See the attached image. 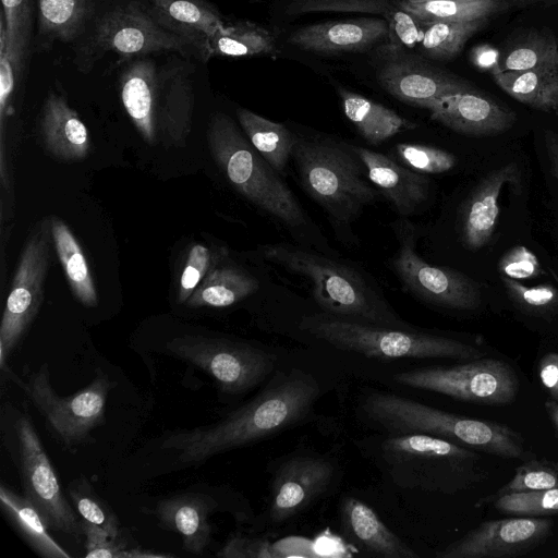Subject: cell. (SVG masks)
I'll list each match as a JSON object with an SVG mask.
<instances>
[{"label": "cell", "mask_w": 558, "mask_h": 558, "mask_svg": "<svg viewBox=\"0 0 558 558\" xmlns=\"http://www.w3.org/2000/svg\"><path fill=\"white\" fill-rule=\"evenodd\" d=\"M319 395V384L311 374L299 368L278 372L258 395L221 421L170 434L161 448L173 451L182 466L201 464L301 423Z\"/></svg>", "instance_id": "cell-1"}, {"label": "cell", "mask_w": 558, "mask_h": 558, "mask_svg": "<svg viewBox=\"0 0 558 558\" xmlns=\"http://www.w3.org/2000/svg\"><path fill=\"white\" fill-rule=\"evenodd\" d=\"M260 251L266 259L308 278L314 299L324 313L376 326L412 329L354 268L289 244L265 245Z\"/></svg>", "instance_id": "cell-2"}, {"label": "cell", "mask_w": 558, "mask_h": 558, "mask_svg": "<svg viewBox=\"0 0 558 558\" xmlns=\"http://www.w3.org/2000/svg\"><path fill=\"white\" fill-rule=\"evenodd\" d=\"M361 405L366 418L388 435L424 434L502 458L523 454L520 436L506 425L452 414L385 391L368 392Z\"/></svg>", "instance_id": "cell-3"}, {"label": "cell", "mask_w": 558, "mask_h": 558, "mask_svg": "<svg viewBox=\"0 0 558 558\" xmlns=\"http://www.w3.org/2000/svg\"><path fill=\"white\" fill-rule=\"evenodd\" d=\"M291 156L303 189L338 227L355 221L380 194L350 145L295 136Z\"/></svg>", "instance_id": "cell-4"}, {"label": "cell", "mask_w": 558, "mask_h": 558, "mask_svg": "<svg viewBox=\"0 0 558 558\" xmlns=\"http://www.w3.org/2000/svg\"><path fill=\"white\" fill-rule=\"evenodd\" d=\"M207 141L216 163L240 194L289 228L306 226L305 211L292 191L229 116L211 117Z\"/></svg>", "instance_id": "cell-5"}, {"label": "cell", "mask_w": 558, "mask_h": 558, "mask_svg": "<svg viewBox=\"0 0 558 558\" xmlns=\"http://www.w3.org/2000/svg\"><path fill=\"white\" fill-rule=\"evenodd\" d=\"M300 328L340 350L380 360L454 359L472 361L482 352L459 340L365 324L327 313L306 316Z\"/></svg>", "instance_id": "cell-6"}, {"label": "cell", "mask_w": 558, "mask_h": 558, "mask_svg": "<svg viewBox=\"0 0 558 558\" xmlns=\"http://www.w3.org/2000/svg\"><path fill=\"white\" fill-rule=\"evenodd\" d=\"M195 50L204 59V46L199 40L171 29L141 3L130 1L100 16L77 50L76 61L88 68L107 52L117 53L122 62L155 52L186 54Z\"/></svg>", "instance_id": "cell-7"}, {"label": "cell", "mask_w": 558, "mask_h": 558, "mask_svg": "<svg viewBox=\"0 0 558 558\" xmlns=\"http://www.w3.org/2000/svg\"><path fill=\"white\" fill-rule=\"evenodd\" d=\"M379 457L399 487L451 492L461 485L474 454L444 438L405 434L387 435L379 442Z\"/></svg>", "instance_id": "cell-8"}, {"label": "cell", "mask_w": 558, "mask_h": 558, "mask_svg": "<svg viewBox=\"0 0 558 558\" xmlns=\"http://www.w3.org/2000/svg\"><path fill=\"white\" fill-rule=\"evenodd\" d=\"M4 438L21 476L24 496L36 507L49 530L81 542V518L69 504L46 450L27 413L11 408Z\"/></svg>", "instance_id": "cell-9"}, {"label": "cell", "mask_w": 558, "mask_h": 558, "mask_svg": "<svg viewBox=\"0 0 558 558\" xmlns=\"http://www.w3.org/2000/svg\"><path fill=\"white\" fill-rule=\"evenodd\" d=\"M169 354L208 374L225 393H244L275 369L277 357L250 343L227 338L185 335L166 344Z\"/></svg>", "instance_id": "cell-10"}, {"label": "cell", "mask_w": 558, "mask_h": 558, "mask_svg": "<svg viewBox=\"0 0 558 558\" xmlns=\"http://www.w3.org/2000/svg\"><path fill=\"white\" fill-rule=\"evenodd\" d=\"M403 386L441 393L461 401L507 404L514 400L518 377L505 362L476 359L448 367L436 366L397 373Z\"/></svg>", "instance_id": "cell-11"}, {"label": "cell", "mask_w": 558, "mask_h": 558, "mask_svg": "<svg viewBox=\"0 0 558 558\" xmlns=\"http://www.w3.org/2000/svg\"><path fill=\"white\" fill-rule=\"evenodd\" d=\"M114 384L101 371L85 388L66 397L50 384L46 364L33 373L25 390L60 441L76 446L87 440L90 430L105 422L107 397Z\"/></svg>", "instance_id": "cell-12"}, {"label": "cell", "mask_w": 558, "mask_h": 558, "mask_svg": "<svg viewBox=\"0 0 558 558\" xmlns=\"http://www.w3.org/2000/svg\"><path fill=\"white\" fill-rule=\"evenodd\" d=\"M392 228L399 248L391 259V267L408 292L447 308L472 310L480 305L481 293L472 279L459 271L429 265L418 256L415 228L410 221H396Z\"/></svg>", "instance_id": "cell-13"}, {"label": "cell", "mask_w": 558, "mask_h": 558, "mask_svg": "<svg viewBox=\"0 0 558 558\" xmlns=\"http://www.w3.org/2000/svg\"><path fill=\"white\" fill-rule=\"evenodd\" d=\"M51 238L50 221L45 220L34 230L21 254L0 326L2 368L43 302Z\"/></svg>", "instance_id": "cell-14"}, {"label": "cell", "mask_w": 558, "mask_h": 558, "mask_svg": "<svg viewBox=\"0 0 558 558\" xmlns=\"http://www.w3.org/2000/svg\"><path fill=\"white\" fill-rule=\"evenodd\" d=\"M376 78L395 98L424 109L445 96L475 89L465 80L434 65L421 54L391 44L378 50Z\"/></svg>", "instance_id": "cell-15"}, {"label": "cell", "mask_w": 558, "mask_h": 558, "mask_svg": "<svg viewBox=\"0 0 558 558\" xmlns=\"http://www.w3.org/2000/svg\"><path fill=\"white\" fill-rule=\"evenodd\" d=\"M553 522L539 517L486 521L436 554L437 558H505L523 555L550 533Z\"/></svg>", "instance_id": "cell-16"}, {"label": "cell", "mask_w": 558, "mask_h": 558, "mask_svg": "<svg viewBox=\"0 0 558 558\" xmlns=\"http://www.w3.org/2000/svg\"><path fill=\"white\" fill-rule=\"evenodd\" d=\"M335 473L322 456L296 454L280 463L271 482L270 522L281 524L305 510L328 489Z\"/></svg>", "instance_id": "cell-17"}, {"label": "cell", "mask_w": 558, "mask_h": 558, "mask_svg": "<svg viewBox=\"0 0 558 558\" xmlns=\"http://www.w3.org/2000/svg\"><path fill=\"white\" fill-rule=\"evenodd\" d=\"M427 110L434 121L471 136L498 134L515 122L512 110L475 89L437 99Z\"/></svg>", "instance_id": "cell-18"}, {"label": "cell", "mask_w": 558, "mask_h": 558, "mask_svg": "<svg viewBox=\"0 0 558 558\" xmlns=\"http://www.w3.org/2000/svg\"><path fill=\"white\" fill-rule=\"evenodd\" d=\"M388 37L385 17H356L306 25L291 33L288 43L315 53L363 51Z\"/></svg>", "instance_id": "cell-19"}, {"label": "cell", "mask_w": 558, "mask_h": 558, "mask_svg": "<svg viewBox=\"0 0 558 558\" xmlns=\"http://www.w3.org/2000/svg\"><path fill=\"white\" fill-rule=\"evenodd\" d=\"M366 169L371 182L401 216L416 213L428 199L430 181L390 157L361 146L350 145Z\"/></svg>", "instance_id": "cell-20"}, {"label": "cell", "mask_w": 558, "mask_h": 558, "mask_svg": "<svg viewBox=\"0 0 558 558\" xmlns=\"http://www.w3.org/2000/svg\"><path fill=\"white\" fill-rule=\"evenodd\" d=\"M340 527L345 541L364 556L378 558H418L365 502L354 497L340 505Z\"/></svg>", "instance_id": "cell-21"}, {"label": "cell", "mask_w": 558, "mask_h": 558, "mask_svg": "<svg viewBox=\"0 0 558 558\" xmlns=\"http://www.w3.org/2000/svg\"><path fill=\"white\" fill-rule=\"evenodd\" d=\"M506 184L519 189L520 170L515 162L504 165L485 177L464 203L460 223L468 248L478 250L490 240L499 216V195Z\"/></svg>", "instance_id": "cell-22"}, {"label": "cell", "mask_w": 558, "mask_h": 558, "mask_svg": "<svg viewBox=\"0 0 558 558\" xmlns=\"http://www.w3.org/2000/svg\"><path fill=\"white\" fill-rule=\"evenodd\" d=\"M123 107L142 137L150 145L158 134L159 70L150 58L132 60L119 77Z\"/></svg>", "instance_id": "cell-23"}, {"label": "cell", "mask_w": 558, "mask_h": 558, "mask_svg": "<svg viewBox=\"0 0 558 558\" xmlns=\"http://www.w3.org/2000/svg\"><path fill=\"white\" fill-rule=\"evenodd\" d=\"M191 69L175 63L159 70L158 133L166 144L181 146L192 125L194 87Z\"/></svg>", "instance_id": "cell-24"}, {"label": "cell", "mask_w": 558, "mask_h": 558, "mask_svg": "<svg viewBox=\"0 0 558 558\" xmlns=\"http://www.w3.org/2000/svg\"><path fill=\"white\" fill-rule=\"evenodd\" d=\"M215 507L208 496L182 493L158 501L155 514L165 529L181 536L184 550L199 555L211 542L209 515Z\"/></svg>", "instance_id": "cell-25"}, {"label": "cell", "mask_w": 558, "mask_h": 558, "mask_svg": "<svg viewBox=\"0 0 558 558\" xmlns=\"http://www.w3.org/2000/svg\"><path fill=\"white\" fill-rule=\"evenodd\" d=\"M40 134L49 153L63 161L85 158L90 141L86 125L65 97L50 90L40 117Z\"/></svg>", "instance_id": "cell-26"}, {"label": "cell", "mask_w": 558, "mask_h": 558, "mask_svg": "<svg viewBox=\"0 0 558 558\" xmlns=\"http://www.w3.org/2000/svg\"><path fill=\"white\" fill-rule=\"evenodd\" d=\"M94 10V0H37V38L39 50L56 41L71 43L84 31Z\"/></svg>", "instance_id": "cell-27"}, {"label": "cell", "mask_w": 558, "mask_h": 558, "mask_svg": "<svg viewBox=\"0 0 558 558\" xmlns=\"http://www.w3.org/2000/svg\"><path fill=\"white\" fill-rule=\"evenodd\" d=\"M338 94L345 117L372 145H378L402 131L416 126L393 110L360 94L342 87L338 88Z\"/></svg>", "instance_id": "cell-28"}, {"label": "cell", "mask_w": 558, "mask_h": 558, "mask_svg": "<svg viewBox=\"0 0 558 558\" xmlns=\"http://www.w3.org/2000/svg\"><path fill=\"white\" fill-rule=\"evenodd\" d=\"M1 509L8 520L28 546L44 558H70L50 535L41 514L25 497L15 493L11 487L0 486Z\"/></svg>", "instance_id": "cell-29"}, {"label": "cell", "mask_w": 558, "mask_h": 558, "mask_svg": "<svg viewBox=\"0 0 558 558\" xmlns=\"http://www.w3.org/2000/svg\"><path fill=\"white\" fill-rule=\"evenodd\" d=\"M496 84L518 101L543 111H558V66L521 72L492 70Z\"/></svg>", "instance_id": "cell-30"}, {"label": "cell", "mask_w": 558, "mask_h": 558, "mask_svg": "<svg viewBox=\"0 0 558 558\" xmlns=\"http://www.w3.org/2000/svg\"><path fill=\"white\" fill-rule=\"evenodd\" d=\"M154 14L171 29L205 40L226 24L221 14L205 0H147Z\"/></svg>", "instance_id": "cell-31"}, {"label": "cell", "mask_w": 558, "mask_h": 558, "mask_svg": "<svg viewBox=\"0 0 558 558\" xmlns=\"http://www.w3.org/2000/svg\"><path fill=\"white\" fill-rule=\"evenodd\" d=\"M259 282L246 271L233 267H215L187 300L189 307H227L255 293Z\"/></svg>", "instance_id": "cell-32"}, {"label": "cell", "mask_w": 558, "mask_h": 558, "mask_svg": "<svg viewBox=\"0 0 558 558\" xmlns=\"http://www.w3.org/2000/svg\"><path fill=\"white\" fill-rule=\"evenodd\" d=\"M50 225L54 248L73 294L84 306H97V290L80 243L64 221L53 217Z\"/></svg>", "instance_id": "cell-33"}, {"label": "cell", "mask_w": 558, "mask_h": 558, "mask_svg": "<svg viewBox=\"0 0 558 558\" xmlns=\"http://www.w3.org/2000/svg\"><path fill=\"white\" fill-rule=\"evenodd\" d=\"M236 117L254 148L280 175L284 174L295 135L283 124L270 121L245 108H238Z\"/></svg>", "instance_id": "cell-34"}, {"label": "cell", "mask_w": 558, "mask_h": 558, "mask_svg": "<svg viewBox=\"0 0 558 558\" xmlns=\"http://www.w3.org/2000/svg\"><path fill=\"white\" fill-rule=\"evenodd\" d=\"M274 35L258 24L238 22L225 25L204 44V60L211 57H251L274 52Z\"/></svg>", "instance_id": "cell-35"}, {"label": "cell", "mask_w": 558, "mask_h": 558, "mask_svg": "<svg viewBox=\"0 0 558 558\" xmlns=\"http://www.w3.org/2000/svg\"><path fill=\"white\" fill-rule=\"evenodd\" d=\"M396 4L424 22H470L488 19L513 5L511 0H400Z\"/></svg>", "instance_id": "cell-36"}, {"label": "cell", "mask_w": 558, "mask_h": 558, "mask_svg": "<svg viewBox=\"0 0 558 558\" xmlns=\"http://www.w3.org/2000/svg\"><path fill=\"white\" fill-rule=\"evenodd\" d=\"M487 22L480 19L470 22H427L418 44L422 57L435 61L454 58L466 41Z\"/></svg>", "instance_id": "cell-37"}, {"label": "cell", "mask_w": 558, "mask_h": 558, "mask_svg": "<svg viewBox=\"0 0 558 558\" xmlns=\"http://www.w3.org/2000/svg\"><path fill=\"white\" fill-rule=\"evenodd\" d=\"M496 68L521 72L558 66V38L549 32H532L517 43Z\"/></svg>", "instance_id": "cell-38"}, {"label": "cell", "mask_w": 558, "mask_h": 558, "mask_svg": "<svg viewBox=\"0 0 558 558\" xmlns=\"http://www.w3.org/2000/svg\"><path fill=\"white\" fill-rule=\"evenodd\" d=\"M68 493L82 520L100 526L111 537L120 536L116 513L84 476L73 480Z\"/></svg>", "instance_id": "cell-39"}, {"label": "cell", "mask_w": 558, "mask_h": 558, "mask_svg": "<svg viewBox=\"0 0 558 558\" xmlns=\"http://www.w3.org/2000/svg\"><path fill=\"white\" fill-rule=\"evenodd\" d=\"M26 56L13 50L7 38L4 17L0 15V137H1V181L4 184V120L9 116L11 99L21 74Z\"/></svg>", "instance_id": "cell-40"}, {"label": "cell", "mask_w": 558, "mask_h": 558, "mask_svg": "<svg viewBox=\"0 0 558 558\" xmlns=\"http://www.w3.org/2000/svg\"><path fill=\"white\" fill-rule=\"evenodd\" d=\"M494 507L514 517H543L558 513V488L504 494Z\"/></svg>", "instance_id": "cell-41"}, {"label": "cell", "mask_w": 558, "mask_h": 558, "mask_svg": "<svg viewBox=\"0 0 558 558\" xmlns=\"http://www.w3.org/2000/svg\"><path fill=\"white\" fill-rule=\"evenodd\" d=\"M393 150L402 165L418 173H444L457 165L454 155L432 146L400 143Z\"/></svg>", "instance_id": "cell-42"}, {"label": "cell", "mask_w": 558, "mask_h": 558, "mask_svg": "<svg viewBox=\"0 0 558 558\" xmlns=\"http://www.w3.org/2000/svg\"><path fill=\"white\" fill-rule=\"evenodd\" d=\"M220 251L214 252L208 246L201 243H196L190 248L180 277L178 291L179 303H186L207 274L217 266L219 260L225 256V252L220 254Z\"/></svg>", "instance_id": "cell-43"}, {"label": "cell", "mask_w": 558, "mask_h": 558, "mask_svg": "<svg viewBox=\"0 0 558 558\" xmlns=\"http://www.w3.org/2000/svg\"><path fill=\"white\" fill-rule=\"evenodd\" d=\"M85 536V557L87 558H124V557H165L161 554L145 553L140 548H128V543L118 537H111L100 526L81 519Z\"/></svg>", "instance_id": "cell-44"}, {"label": "cell", "mask_w": 558, "mask_h": 558, "mask_svg": "<svg viewBox=\"0 0 558 558\" xmlns=\"http://www.w3.org/2000/svg\"><path fill=\"white\" fill-rule=\"evenodd\" d=\"M558 488V463L530 461L517 468L514 476L500 488L497 497L515 492Z\"/></svg>", "instance_id": "cell-45"}, {"label": "cell", "mask_w": 558, "mask_h": 558, "mask_svg": "<svg viewBox=\"0 0 558 558\" xmlns=\"http://www.w3.org/2000/svg\"><path fill=\"white\" fill-rule=\"evenodd\" d=\"M4 17L7 38L10 47L27 56L31 24L32 0H1Z\"/></svg>", "instance_id": "cell-46"}, {"label": "cell", "mask_w": 558, "mask_h": 558, "mask_svg": "<svg viewBox=\"0 0 558 558\" xmlns=\"http://www.w3.org/2000/svg\"><path fill=\"white\" fill-rule=\"evenodd\" d=\"M501 281L510 299L524 310L542 312L558 304V291L550 284L527 287L506 276Z\"/></svg>", "instance_id": "cell-47"}, {"label": "cell", "mask_w": 558, "mask_h": 558, "mask_svg": "<svg viewBox=\"0 0 558 558\" xmlns=\"http://www.w3.org/2000/svg\"><path fill=\"white\" fill-rule=\"evenodd\" d=\"M388 23L389 44L402 48L418 47L427 22L396 7L384 16Z\"/></svg>", "instance_id": "cell-48"}, {"label": "cell", "mask_w": 558, "mask_h": 558, "mask_svg": "<svg viewBox=\"0 0 558 558\" xmlns=\"http://www.w3.org/2000/svg\"><path fill=\"white\" fill-rule=\"evenodd\" d=\"M396 7L389 0H296L292 12L360 11L386 15Z\"/></svg>", "instance_id": "cell-49"}, {"label": "cell", "mask_w": 558, "mask_h": 558, "mask_svg": "<svg viewBox=\"0 0 558 558\" xmlns=\"http://www.w3.org/2000/svg\"><path fill=\"white\" fill-rule=\"evenodd\" d=\"M501 276L511 279H529L542 274L536 255L523 245L509 250L498 264Z\"/></svg>", "instance_id": "cell-50"}, {"label": "cell", "mask_w": 558, "mask_h": 558, "mask_svg": "<svg viewBox=\"0 0 558 558\" xmlns=\"http://www.w3.org/2000/svg\"><path fill=\"white\" fill-rule=\"evenodd\" d=\"M217 556L223 558H271L281 555L267 539L234 535L226 542Z\"/></svg>", "instance_id": "cell-51"}, {"label": "cell", "mask_w": 558, "mask_h": 558, "mask_svg": "<svg viewBox=\"0 0 558 558\" xmlns=\"http://www.w3.org/2000/svg\"><path fill=\"white\" fill-rule=\"evenodd\" d=\"M538 376L542 385L558 402V353H548L541 360Z\"/></svg>", "instance_id": "cell-52"}, {"label": "cell", "mask_w": 558, "mask_h": 558, "mask_svg": "<svg viewBox=\"0 0 558 558\" xmlns=\"http://www.w3.org/2000/svg\"><path fill=\"white\" fill-rule=\"evenodd\" d=\"M545 143L550 171L553 175L558 180V134L547 132L545 136Z\"/></svg>", "instance_id": "cell-53"}, {"label": "cell", "mask_w": 558, "mask_h": 558, "mask_svg": "<svg viewBox=\"0 0 558 558\" xmlns=\"http://www.w3.org/2000/svg\"><path fill=\"white\" fill-rule=\"evenodd\" d=\"M545 408L547 410V413L549 414L553 423L555 424L556 428L558 429V402L557 401H546Z\"/></svg>", "instance_id": "cell-54"}, {"label": "cell", "mask_w": 558, "mask_h": 558, "mask_svg": "<svg viewBox=\"0 0 558 558\" xmlns=\"http://www.w3.org/2000/svg\"><path fill=\"white\" fill-rule=\"evenodd\" d=\"M514 5L517 4H545V5H551L558 2V0H511Z\"/></svg>", "instance_id": "cell-55"}, {"label": "cell", "mask_w": 558, "mask_h": 558, "mask_svg": "<svg viewBox=\"0 0 558 558\" xmlns=\"http://www.w3.org/2000/svg\"><path fill=\"white\" fill-rule=\"evenodd\" d=\"M408 1L415 2V1H423V0H408ZM468 1H471V0H468Z\"/></svg>", "instance_id": "cell-56"}]
</instances>
